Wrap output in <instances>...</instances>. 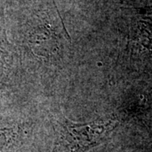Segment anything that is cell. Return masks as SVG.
Masks as SVG:
<instances>
[{"label":"cell","instance_id":"1","mask_svg":"<svg viewBox=\"0 0 152 152\" xmlns=\"http://www.w3.org/2000/svg\"><path fill=\"white\" fill-rule=\"evenodd\" d=\"M55 140L52 152H88L102 144L118 125L113 119L78 124L65 117L54 120Z\"/></svg>","mask_w":152,"mask_h":152},{"label":"cell","instance_id":"2","mask_svg":"<svg viewBox=\"0 0 152 152\" xmlns=\"http://www.w3.org/2000/svg\"><path fill=\"white\" fill-rule=\"evenodd\" d=\"M20 137L15 127L0 126V152H16Z\"/></svg>","mask_w":152,"mask_h":152},{"label":"cell","instance_id":"3","mask_svg":"<svg viewBox=\"0 0 152 152\" xmlns=\"http://www.w3.org/2000/svg\"><path fill=\"white\" fill-rule=\"evenodd\" d=\"M53 3H54V4H55V5H56V4H55V2H54V0H53Z\"/></svg>","mask_w":152,"mask_h":152}]
</instances>
